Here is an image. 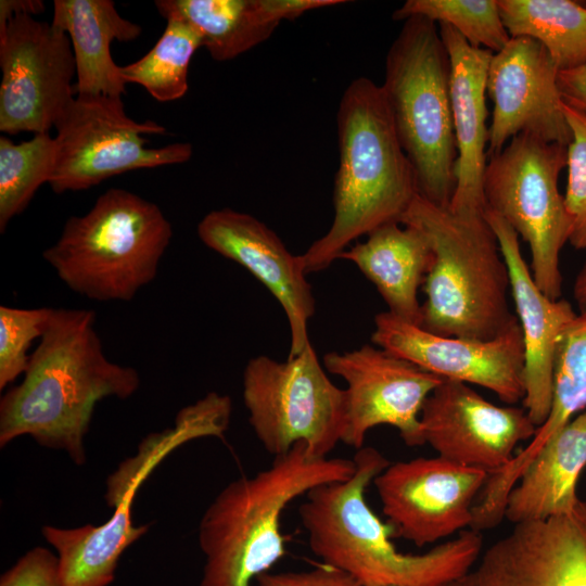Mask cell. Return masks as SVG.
<instances>
[{"mask_svg":"<svg viewBox=\"0 0 586 586\" xmlns=\"http://www.w3.org/2000/svg\"><path fill=\"white\" fill-rule=\"evenodd\" d=\"M231 413V398L217 392L183 407L171 428L146 435L136 455L123 460L107 476L105 500L115 509L106 522L41 528L56 551L63 586H109L114 581L124 551L149 530L132 522V505L140 486L181 445L201 437L224 438Z\"/></svg>","mask_w":586,"mask_h":586,"instance_id":"cell-8","label":"cell"},{"mask_svg":"<svg viewBox=\"0 0 586 586\" xmlns=\"http://www.w3.org/2000/svg\"><path fill=\"white\" fill-rule=\"evenodd\" d=\"M510 37H530L559 72L586 63V3L573 0H497Z\"/></svg>","mask_w":586,"mask_h":586,"instance_id":"cell-27","label":"cell"},{"mask_svg":"<svg viewBox=\"0 0 586 586\" xmlns=\"http://www.w3.org/2000/svg\"><path fill=\"white\" fill-rule=\"evenodd\" d=\"M354 474L320 485L298 508L310 550L323 564L340 569L365 586H446L463 576L482 551L481 532L462 531L420 555L399 552L394 534L366 501V489L391 462L373 447L353 457Z\"/></svg>","mask_w":586,"mask_h":586,"instance_id":"cell-2","label":"cell"},{"mask_svg":"<svg viewBox=\"0 0 586 586\" xmlns=\"http://www.w3.org/2000/svg\"><path fill=\"white\" fill-rule=\"evenodd\" d=\"M40 0L0 1V130L49 133L76 97L67 34L33 15Z\"/></svg>","mask_w":586,"mask_h":586,"instance_id":"cell-11","label":"cell"},{"mask_svg":"<svg viewBox=\"0 0 586 586\" xmlns=\"http://www.w3.org/2000/svg\"><path fill=\"white\" fill-rule=\"evenodd\" d=\"M56 160L55 138L37 133L15 143L0 137V232L24 212L37 190L49 183Z\"/></svg>","mask_w":586,"mask_h":586,"instance_id":"cell-29","label":"cell"},{"mask_svg":"<svg viewBox=\"0 0 586 586\" xmlns=\"http://www.w3.org/2000/svg\"><path fill=\"white\" fill-rule=\"evenodd\" d=\"M354 459L317 458L304 443L252 476L226 485L205 510L199 545L205 557L200 586H252L285 555L280 520L296 498L345 481Z\"/></svg>","mask_w":586,"mask_h":586,"instance_id":"cell-4","label":"cell"},{"mask_svg":"<svg viewBox=\"0 0 586 586\" xmlns=\"http://www.w3.org/2000/svg\"><path fill=\"white\" fill-rule=\"evenodd\" d=\"M158 13L180 17L202 37L216 61L232 60L267 40L283 20L343 0H157Z\"/></svg>","mask_w":586,"mask_h":586,"instance_id":"cell-23","label":"cell"},{"mask_svg":"<svg viewBox=\"0 0 586 586\" xmlns=\"http://www.w3.org/2000/svg\"><path fill=\"white\" fill-rule=\"evenodd\" d=\"M566 146L519 133L488 157L483 175L484 211L502 218L528 244L531 272L540 291L561 298L560 252L570 219L558 186Z\"/></svg>","mask_w":586,"mask_h":586,"instance_id":"cell-9","label":"cell"},{"mask_svg":"<svg viewBox=\"0 0 586 586\" xmlns=\"http://www.w3.org/2000/svg\"><path fill=\"white\" fill-rule=\"evenodd\" d=\"M52 25L69 37L77 94L122 98L126 82L112 58L113 41H132L141 27L124 18L112 0H54Z\"/></svg>","mask_w":586,"mask_h":586,"instance_id":"cell-25","label":"cell"},{"mask_svg":"<svg viewBox=\"0 0 586 586\" xmlns=\"http://www.w3.org/2000/svg\"><path fill=\"white\" fill-rule=\"evenodd\" d=\"M153 48L142 58L119 67L123 80L142 86L158 102L181 99L189 89L191 59L202 47L200 33L187 21L169 16Z\"/></svg>","mask_w":586,"mask_h":586,"instance_id":"cell-28","label":"cell"},{"mask_svg":"<svg viewBox=\"0 0 586 586\" xmlns=\"http://www.w3.org/2000/svg\"><path fill=\"white\" fill-rule=\"evenodd\" d=\"M171 237V224L155 203L112 188L85 215L72 216L42 257L73 292L129 302L156 277Z\"/></svg>","mask_w":586,"mask_h":586,"instance_id":"cell-6","label":"cell"},{"mask_svg":"<svg viewBox=\"0 0 586 586\" xmlns=\"http://www.w3.org/2000/svg\"><path fill=\"white\" fill-rule=\"evenodd\" d=\"M243 400L256 437L273 457L304 443L313 456L327 458L343 442L345 390L328 378L311 343L284 361L250 359Z\"/></svg>","mask_w":586,"mask_h":586,"instance_id":"cell-10","label":"cell"},{"mask_svg":"<svg viewBox=\"0 0 586 586\" xmlns=\"http://www.w3.org/2000/svg\"><path fill=\"white\" fill-rule=\"evenodd\" d=\"M572 138L566 146L564 204L570 219L569 243L586 250V114L563 103Z\"/></svg>","mask_w":586,"mask_h":586,"instance_id":"cell-32","label":"cell"},{"mask_svg":"<svg viewBox=\"0 0 586 586\" xmlns=\"http://www.w3.org/2000/svg\"><path fill=\"white\" fill-rule=\"evenodd\" d=\"M90 309L52 308L23 381L0 400V447L28 435L42 447L86 462L85 437L94 407L105 397L127 399L138 371L109 360Z\"/></svg>","mask_w":586,"mask_h":586,"instance_id":"cell-1","label":"cell"},{"mask_svg":"<svg viewBox=\"0 0 586 586\" xmlns=\"http://www.w3.org/2000/svg\"><path fill=\"white\" fill-rule=\"evenodd\" d=\"M196 233L208 249L255 277L281 305L290 328L288 357L310 344L308 323L316 311L313 289L300 255H293L278 234L254 216L232 208L214 209L199 222Z\"/></svg>","mask_w":586,"mask_h":586,"instance_id":"cell-19","label":"cell"},{"mask_svg":"<svg viewBox=\"0 0 586 586\" xmlns=\"http://www.w3.org/2000/svg\"><path fill=\"white\" fill-rule=\"evenodd\" d=\"M420 422L424 444L455 463L499 471L537 426L524 408L497 406L469 384L443 380L425 399Z\"/></svg>","mask_w":586,"mask_h":586,"instance_id":"cell-17","label":"cell"},{"mask_svg":"<svg viewBox=\"0 0 586 586\" xmlns=\"http://www.w3.org/2000/svg\"><path fill=\"white\" fill-rule=\"evenodd\" d=\"M484 217L497 237L508 267L510 292L524 344L525 395L522 403L538 428L547 419L551 406L558 337L576 313L566 300H552L537 286L513 228L489 211H484Z\"/></svg>","mask_w":586,"mask_h":586,"instance_id":"cell-20","label":"cell"},{"mask_svg":"<svg viewBox=\"0 0 586 586\" xmlns=\"http://www.w3.org/2000/svg\"><path fill=\"white\" fill-rule=\"evenodd\" d=\"M586 409V310L576 314L561 331L555 352L552 400L545 422L528 444L499 471L489 475L473 521L482 528L496 526L505 517L507 498L540 450L576 415Z\"/></svg>","mask_w":586,"mask_h":586,"instance_id":"cell-22","label":"cell"},{"mask_svg":"<svg viewBox=\"0 0 586 586\" xmlns=\"http://www.w3.org/2000/svg\"><path fill=\"white\" fill-rule=\"evenodd\" d=\"M573 297L581 311L586 310V260L575 278Z\"/></svg>","mask_w":586,"mask_h":586,"instance_id":"cell-36","label":"cell"},{"mask_svg":"<svg viewBox=\"0 0 586 586\" xmlns=\"http://www.w3.org/2000/svg\"><path fill=\"white\" fill-rule=\"evenodd\" d=\"M0 586H63L56 553L31 548L1 575Z\"/></svg>","mask_w":586,"mask_h":586,"instance_id":"cell-33","label":"cell"},{"mask_svg":"<svg viewBox=\"0 0 586 586\" xmlns=\"http://www.w3.org/2000/svg\"><path fill=\"white\" fill-rule=\"evenodd\" d=\"M586 467V409L540 450L507 498L513 524L570 512L579 501L576 486Z\"/></svg>","mask_w":586,"mask_h":586,"instance_id":"cell-26","label":"cell"},{"mask_svg":"<svg viewBox=\"0 0 586 586\" xmlns=\"http://www.w3.org/2000/svg\"><path fill=\"white\" fill-rule=\"evenodd\" d=\"M559 69L535 39L511 37L491 59L486 91L493 102L487 158L519 133L568 146L572 133L558 87Z\"/></svg>","mask_w":586,"mask_h":586,"instance_id":"cell-16","label":"cell"},{"mask_svg":"<svg viewBox=\"0 0 586 586\" xmlns=\"http://www.w3.org/2000/svg\"><path fill=\"white\" fill-rule=\"evenodd\" d=\"M429 239L433 260L423 283L420 327L443 336L489 340L518 322L508 267L484 214L462 215L419 194L399 220Z\"/></svg>","mask_w":586,"mask_h":586,"instance_id":"cell-5","label":"cell"},{"mask_svg":"<svg viewBox=\"0 0 586 586\" xmlns=\"http://www.w3.org/2000/svg\"><path fill=\"white\" fill-rule=\"evenodd\" d=\"M354 263L373 283L387 311L420 326L422 304L419 289L430 270L433 252L428 237L412 226L386 224L362 242L347 247L339 256Z\"/></svg>","mask_w":586,"mask_h":586,"instance_id":"cell-24","label":"cell"},{"mask_svg":"<svg viewBox=\"0 0 586 586\" xmlns=\"http://www.w3.org/2000/svg\"><path fill=\"white\" fill-rule=\"evenodd\" d=\"M52 308L0 306V390L24 374L30 359L28 349L41 337Z\"/></svg>","mask_w":586,"mask_h":586,"instance_id":"cell-31","label":"cell"},{"mask_svg":"<svg viewBox=\"0 0 586 586\" xmlns=\"http://www.w3.org/2000/svg\"><path fill=\"white\" fill-rule=\"evenodd\" d=\"M488 477L437 456L390 463L373 484L394 534L422 547L470 527Z\"/></svg>","mask_w":586,"mask_h":586,"instance_id":"cell-15","label":"cell"},{"mask_svg":"<svg viewBox=\"0 0 586 586\" xmlns=\"http://www.w3.org/2000/svg\"><path fill=\"white\" fill-rule=\"evenodd\" d=\"M371 342L443 380L485 387L508 405L524 398L519 321L494 339L473 340L437 335L383 311L374 317Z\"/></svg>","mask_w":586,"mask_h":586,"instance_id":"cell-14","label":"cell"},{"mask_svg":"<svg viewBox=\"0 0 586 586\" xmlns=\"http://www.w3.org/2000/svg\"><path fill=\"white\" fill-rule=\"evenodd\" d=\"M558 87L563 103L586 114V63L559 72Z\"/></svg>","mask_w":586,"mask_h":586,"instance_id":"cell-35","label":"cell"},{"mask_svg":"<svg viewBox=\"0 0 586 586\" xmlns=\"http://www.w3.org/2000/svg\"><path fill=\"white\" fill-rule=\"evenodd\" d=\"M322 361L329 373L342 378L347 385L342 443L359 449L371 429L391 425L406 445L424 444L421 410L443 379L370 344L329 352Z\"/></svg>","mask_w":586,"mask_h":586,"instance_id":"cell-13","label":"cell"},{"mask_svg":"<svg viewBox=\"0 0 586 586\" xmlns=\"http://www.w3.org/2000/svg\"><path fill=\"white\" fill-rule=\"evenodd\" d=\"M340 164L334 178L333 220L300 255L306 273L327 269L351 243L399 222L418 195L413 167L398 140L381 85L349 82L336 113Z\"/></svg>","mask_w":586,"mask_h":586,"instance_id":"cell-3","label":"cell"},{"mask_svg":"<svg viewBox=\"0 0 586 586\" xmlns=\"http://www.w3.org/2000/svg\"><path fill=\"white\" fill-rule=\"evenodd\" d=\"M256 582L258 586H365L348 573L327 564L306 571L268 572Z\"/></svg>","mask_w":586,"mask_h":586,"instance_id":"cell-34","label":"cell"},{"mask_svg":"<svg viewBox=\"0 0 586 586\" xmlns=\"http://www.w3.org/2000/svg\"><path fill=\"white\" fill-rule=\"evenodd\" d=\"M56 160L49 182L55 193L92 188L127 171L181 164L192 156L188 142L145 146L144 135H164L155 122H136L122 98L77 94L54 126Z\"/></svg>","mask_w":586,"mask_h":586,"instance_id":"cell-12","label":"cell"},{"mask_svg":"<svg viewBox=\"0 0 586 586\" xmlns=\"http://www.w3.org/2000/svg\"><path fill=\"white\" fill-rule=\"evenodd\" d=\"M446 586H586V500L568 513L514 524Z\"/></svg>","mask_w":586,"mask_h":586,"instance_id":"cell-18","label":"cell"},{"mask_svg":"<svg viewBox=\"0 0 586 586\" xmlns=\"http://www.w3.org/2000/svg\"><path fill=\"white\" fill-rule=\"evenodd\" d=\"M418 194L448 208L456 189L457 145L450 60L436 23L411 16L392 42L381 85Z\"/></svg>","mask_w":586,"mask_h":586,"instance_id":"cell-7","label":"cell"},{"mask_svg":"<svg viewBox=\"0 0 586 586\" xmlns=\"http://www.w3.org/2000/svg\"><path fill=\"white\" fill-rule=\"evenodd\" d=\"M450 60V98L457 145L456 189L448 209L484 214L483 175L487 163L486 82L493 52L474 48L451 26L438 24Z\"/></svg>","mask_w":586,"mask_h":586,"instance_id":"cell-21","label":"cell"},{"mask_svg":"<svg viewBox=\"0 0 586 586\" xmlns=\"http://www.w3.org/2000/svg\"><path fill=\"white\" fill-rule=\"evenodd\" d=\"M423 16L434 23L447 24L474 48L493 53L510 40L497 0H407L393 12V20L405 21Z\"/></svg>","mask_w":586,"mask_h":586,"instance_id":"cell-30","label":"cell"}]
</instances>
